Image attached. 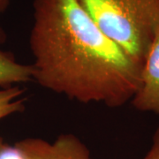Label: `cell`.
Masks as SVG:
<instances>
[{
	"label": "cell",
	"instance_id": "cell-1",
	"mask_svg": "<svg viewBox=\"0 0 159 159\" xmlns=\"http://www.w3.org/2000/svg\"><path fill=\"white\" fill-rule=\"evenodd\" d=\"M33 80L82 103L131 101L142 69L101 31L79 0H34Z\"/></svg>",
	"mask_w": 159,
	"mask_h": 159
},
{
	"label": "cell",
	"instance_id": "cell-2",
	"mask_svg": "<svg viewBox=\"0 0 159 159\" xmlns=\"http://www.w3.org/2000/svg\"><path fill=\"white\" fill-rule=\"evenodd\" d=\"M98 28L142 70L159 30V0H79Z\"/></svg>",
	"mask_w": 159,
	"mask_h": 159
},
{
	"label": "cell",
	"instance_id": "cell-3",
	"mask_svg": "<svg viewBox=\"0 0 159 159\" xmlns=\"http://www.w3.org/2000/svg\"><path fill=\"white\" fill-rule=\"evenodd\" d=\"M26 159H93L86 145L72 134L58 135L54 142L27 138L15 143Z\"/></svg>",
	"mask_w": 159,
	"mask_h": 159
},
{
	"label": "cell",
	"instance_id": "cell-4",
	"mask_svg": "<svg viewBox=\"0 0 159 159\" xmlns=\"http://www.w3.org/2000/svg\"><path fill=\"white\" fill-rule=\"evenodd\" d=\"M131 102L139 111L159 115V30L142 67L140 86Z\"/></svg>",
	"mask_w": 159,
	"mask_h": 159
},
{
	"label": "cell",
	"instance_id": "cell-5",
	"mask_svg": "<svg viewBox=\"0 0 159 159\" xmlns=\"http://www.w3.org/2000/svg\"><path fill=\"white\" fill-rule=\"evenodd\" d=\"M4 39L5 33L0 29V43ZM33 74L32 65L18 63L11 55L0 49V87L8 88L33 80Z\"/></svg>",
	"mask_w": 159,
	"mask_h": 159
},
{
	"label": "cell",
	"instance_id": "cell-6",
	"mask_svg": "<svg viewBox=\"0 0 159 159\" xmlns=\"http://www.w3.org/2000/svg\"><path fill=\"white\" fill-rule=\"evenodd\" d=\"M23 94L22 89L16 86L0 89V119L22 111L25 108Z\"/></svg>",
	"mask_w": 159,
	"mask_h": 159
},
{
	"label": "cell",
	"instance_id": "cell-7",
	"mask_svg": "<svg viewBox=\"0 0 159 159\" xmlns=\"http://www.w3.org/2000/svg\"><path fill=\"white\" fill-rule=\"evenodd\" d=\"M0 159H26V157L15 145L11 146L0 137Z\"/></svg>",
	"mask_w": 159,
	"mask_h": 159
},
{
	"label": "cell",
	"instance_id": "cell-8",
	"mask_svg": "<svg viewBox=\"0 0 159 159\" xmlns=\"http://www.w3.org/2000/svg\"><path fill=\"white\" fill-rule=\"evenodd\" d=\"M143 159H159V127L154 134L151 148Z\"/></svg>",
	"mask_w": 159,
	"mask_h": 159
},
{
	"label": "cell",
	"instance_id": "cell-9",
	"mask_svg": "<svg viewBox=\"0 0 159 159\" xmlns=\"http://www.w3.org/2000/svg\"><path fill=\"white\" fill-rule=\"evenodd\" d=\"M11 3V0H0V13L4 12Z\"/></svg>",
	"mask_w": 159,
	"mask_h": 159
}]
</instances>
